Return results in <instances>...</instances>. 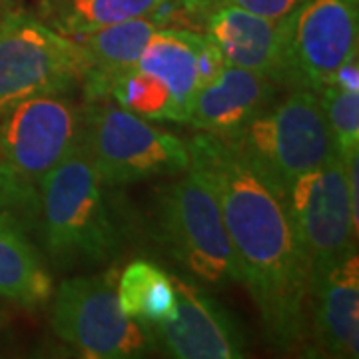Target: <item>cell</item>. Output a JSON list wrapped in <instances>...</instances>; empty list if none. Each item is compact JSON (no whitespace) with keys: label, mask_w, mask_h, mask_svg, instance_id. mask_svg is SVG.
I'll use <instances>...</instances> for the list:
<instances>
[{"label":"cell","mask_w":359,"mask_h":359,"mask_svg":"<svg viewBox=\"0 0 359 359\" xmlns=\"http://www.w3.org/2000/svg\"><path fill=\"white\" fill-rule=\"evenodd\" d=\"M194 168L218 198L242 283L256 302L269 344L282 351L308 337L309 276L285 202L228 142L200 132L186 142Z\"/></svg>","instance_id":"6da1fadb"},{"label":"cell","mask_w":359,"mask_h":359,"mask_svg":"<svg viewBox=\"0 0 359 359\" xmlns=\"http://www.w3.org/2000/svg\"><path fill=\"white\" fill-rule=\"evenodd\" d=\"M106 188L80 144L40 182L44 245L60 266L102 264L118 254L122 236Z\"/></svg>","instance_id":"7a4b0ae2"},{"label":"cell","mask_w":359,"mask_h":359,"mask_svg":"<svg viewBox=\"0 0 359 359\" xmlns=\"http://www.w3.org/2000/svg\"><path fill=\"white\" fill-rule=\"evenodd\" d=\"M250 126L228 142L250 170L285 202L292 184L337 154L316 90L290 88Z\"/></svg>","instance_id":"3957f363"},{"label":"cell","mask_w":359,"mask_h":359,"mask_svg":"<svg viewBox=\"0 0 359 359\" xmlns=\"http://www.w3.org/2000/svg\"><path fill=\"white\" fill-rule=\"evenodd\" d=\"M180 176L156 198V240L204 283H242L216 194L194 168Z\"/></svg>","instance_id":"277c9868"},{"label":"cell","mask_w":359,"mask_h":359,"mask_svg":"<svg viewBox=\"0 0 359 359\" xmlns=\"http://www.w3.org/2000/svg\"><path fill=\"white\" fill-rule=\"evenodd\" d=\"M80 146L108 186L180 176L190 168L186 142L108 100L82 108Z\"/></svg>","instance_id":"5b68a950"},{"label":"cell","mask_w":359,"mask_h":359,"mask_svg":"<svg viewBox=\"0 0 359 359\" xmlns=\"http://www.w3.org/2000/svg\"><path fill=\"white\" fill-rule=\"evenodd\" d=\"M84 78V58L70 36L26 11L0 16V118L44 94H70Z\"/></svg>","instance_id":"8992f818"},{"label":"cell","mask_w":359,"mask_h":359,"mask_svg":"<svg viewBox=\"0 0 359 359\" xmlns=\"http://www.w3.org/2000/svg\"><path fill=\"white\" fill-rule=\"evenodd\" d=\"M116 276H76L58 285L52 302V330L92 359L142 358L156 349L152 330L130 320L116 295Z\"/></svg>","instance_id":"52a82bcc"},{"label":"cell","mask_w":359,"mask_h":359,"mask_svg":"<svg viewBox=\"0 0 359 359\" xmlns=\"http://www.w3.org/2000/svg\"><path fill=\"white\" fill-rule=\"evenodd\" d=\"M285 208L311 287L355 252L358 218L351 210L341 156L334 154L323 166L295 180L285 196Z\"/></svg>","instance_id":"ba28073f"},{"label":"cell","mask_w":359,"mask_h":359,"mask_svg":"<svg viewBox=\"0 0 359 359\" xmlns=\"http://www.w3.org/2000/svg\"><path fill=\"white\" fill-rule=\"evenodd\" d=\"M82 108L66 94L28 98L0 118V172L30 192L80 144Z\"/></svg>","instance_id":"9c48e42d"},{"label":"cell","mask_w":359,"mask_h":359,"mask_svg":"<svg viewBox=\"0 0 359 359\" xmlns=\"http://www.w3.org/2000/svg\"><path fill=\"white\" fill-rule=\"evenodd\" d=\"M359 0H306L285 16L282 86L318 90L358 60Z\"/></svg>","instance_id":"30bf717a"},{"label":"cell","mask_w":359,"mask_h":359,"mask_svg":"<svg viewBox=\"0 0 359 359\" xmlns=\"http://www.w3.org/2000/svg\"><path fill=\"white\" fill-rule=\"evenodd\" d=\"M176 316L152 330L156 344L178 359L245 358L248 341L236 318L202 287L172 276Z\"/></svg>","instance_id":"8fae6325"},{"label":"cell","mask_w":359,"mask_h":359,"mask_svg":"<svg viewBox=\"0 0 359 359\" xmlns=\"http://www.w3.org/2000/svg\"><path fill=\"white\" fill-rule=\"evenodd\" d=\"M278 92L276 80L226 62L218 76L198 88L188 124L214 138L233 142L250 122L278 102Z\"/></svg>","instance_id":"7c38bea8"},{"label":"cell","mask_w":359,"mask_h":359,"mask_svg":"<svg viewBox=\"0 0 359 359\" xmlns=\"http://www.w3.org/2000/svg\"><path fill=\"white\" fill-rule=\"evenodd\" d=\"M204 18L205 34L228 65L259 72L282 86L285 16L268 18L230 2H214Z\"/></svg>","instance_id":"4fadbf2b"},{"label":"cell","mask_w":359,"mask_h":359,"mask_svg":"<svg viewBox=\"0 0 359 359\" xmlns=\"http://www.w3.org/2000/svg\"><path fill=\"white\" fill-rule=\"evenodd\" d=\"M359 257L351 252L325 278L309 287L308 337L327 358L359 355Z\"/></svg>","instance_id":"5bb4252c"},{"label":"cell","mask_w":359,"mask_h":359,"mask_svg":"<svg viewBox=\"0 0 359 359\" xmlns=\"http://www.w3.org/2000/svg\"><path fill=\"white\" fill-rule=\"evenodd\" d=\"M162 26L164 18L158 13L70 36L84 58V78L80 84L84 100H110L116 78L138 65L150 36Z\"/></svg>","instance_id":"9a60e30c"},{"label":"cell","mask_w":359,"mask_h":359,"mask_svg":"<svg viewBox=\"0 0 359 359\" xmlns=\"http://www.w3.org/2000/svg\"><path fill=\"white\" fill-rule=\"evenodd\" d=\"M54 282L44 259L28 240L26 226L8 212H0V295L26 309L44 306Z\"/></svg>","instance_id":"2e32d148"},{"label":"cell","mask_w":359,"mask_h":359,"mask_svg":"<svg viewBox=\"0 0 359 359\" xmlns=\"http://www.w3.org/2000/svg\"><path fill=\"white\" fill-rule=\"evenodd\" d=\"M200 36V32L162 26L150 36L136 65L160 78L170 88L180 114V124H188L194 98L200 88L196 68Z\"/></svg>","instance_id":"e0dca14e"},{"label":"cell","mask_w":359,"mask_h":359,"mask_svg":"<svg viewBox=\"0 0 359 359\" xmlns=\"http://www.w3.org/2000/svg\"><path fill=\"white\" fill-rule=\"evenodd\" d=\"M116 295L130 320L140 321L148 327L170 321L178 308L172 276L146 259H136L124 269L120 282L116 283Z\"/></svg>","instance_id":"ac0fdd59"},{"label":"cell","mask_w":359,"mask_h":359,"mask_svg":"<svg viewBox=\"0 0 359 359\" xmlns=\"http://www.w3.org/2000/svg\"><path fill=\"white\" fill-rule=\"evenodd\" d=\"M168 0H42V20L65 36L154 16Z\"/></svg>","instance_id":"d6986e66"},{"label":"cell","mask_w":359,"mask_h":359,"mask_svg":"<svg viewBox=\"0 0 359 359\" xmlns=\"http://www.w3.org/2000/svg\"><path fill=\"white\" fill-rule=\"evenodd\" d=\"M110 98L120 108L140 116L144 120L180 122V114L172 100L170 88L160 78L138 66L116 78L110 90Z\"/></svg>","instance_id":"ffe728a7"},{"label":"cell","mask_w":359,"mask_h":359,"mask_svg":"<svg viewBox=\"0 0 359 359\" xmlns=\"http://www.w3.org/2000/svg\"><path fill=\"white\" fill-rule=\"evenodd\" d=\"M318 96L335 150L347 162L359 154V94L337 84H325L318 90Z\"/></svg>","instance_id":"44dd1931"},{"label":"cell","mask_w":359,"mask_h":359,"mask_svg":"<svg viewBox=\"0 0 359 359\" xmlns=\"http://www.w3.org/2000/svg\"><path fill=\"white\" fill-rule=\"evenodd\" d=\"M39 196L25 190L16 182L0 172V212H8L26 226V222L36 224L39 219Z\"/></svg>","instance_id":"7402d4cb"},{"label":"cell","mask_w":359,"mask_h":359,"mask_svg":"<svg viewBox=\"0 0 359 359\" xmlns=\"http://www.w3.org/2000/svg\"><path fill=\"white\" fill-rule=\"evenodd\" d=\"M224 66H226V58H224V54L218 48V44L204 32L200 36L198 54H196V68H198V82H200V86L208 84L210 80H214V78L218 76Z\"/></svg>","instance_id":"603a6c76"},{"label":"cell","mask_w":359,"mask_h":359,"mask_svg":"<svg viewBox=\"0 0 359 359\" xmlns=\"http://www.w3.org/2000/svg\"><path fill=\"white\" fill-rule=\"evenodd\" d=\"M214 2H230L236 6H242L250 13L262 14L268 18H283L287 14H292L302 6L306 0H214Z\"/></svg>","instance_id":"cb8c5ba5"},{"label":"cell","mask_w":359,"mask_h":359,"mask_svg":"<svg viewBox=\"0 0 359 359\" xmlns=\"http://www.w3.org/2000/svg\"><path fill=\"white\" fill-rule=\"evenodd\" d=\"M178 4L192 16H204V13L214 4V0H178Z\"/></svg>","instance_id":"d4e9b609"},{"label":"cell","mask_w":359,"mask_h":359,"mask_svg":"<svg viewBox=\"0 0 359 359\" xmlns=\"http://www.w3.org/2000/svg\"><path fill=\"white\" fill-rule=\"evenodd\" d=\"M4 11H8V0H0V16Z\"/></svg>","instance_id":"484cf974"}]
</instances>
